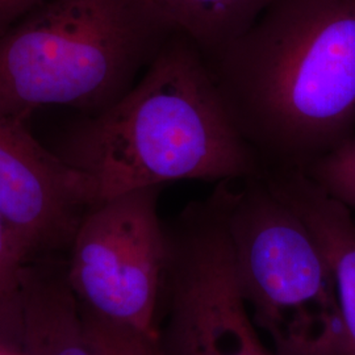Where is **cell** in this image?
Masks as SVG:
<instances>
[{"instance_id":"6da1fadb","label":"cell","mask_w":355,"mask_h":355,"mask_svg":"<svg viewBox=\"0 0 355 355\" xmlns=\"http://www.w3.org/2000/svg\"><path fill=\"white\" fill-rule=\"evenodd\" d=\"M205 61L266 170H304L355 133V0H274Z\"/></svg>"},{"instance_id":"7a4b0ae2","label":"cell","mask_w":355,"mask_h":355,"mask_svg":"<svg viewBox=\"0 0 355 355\" xmlns=\"http://www.w3.org/2000/svg\"><path fill=\"white\" fill-rule=\"evenodd\" d=\"M57 154L87 178L95 204L175 180L234 182L266 171L203 51L178 31L132 89L78 123Z\"/></svg>"},{"instance_id":"3957f363","label":"cell","mask_w":355,"mask_h":355,"mask_svg":"<svg viewBox=\"0 0 355 355\" xmlns=\"http://www.w3.org/2000/svg\"><path fill=\"white\" fill-rule=\"evenodd\" d=\"M177 32L153 0H45L0 36V116L101 112L139 82Z\"/></svg>"},{"instance_id":"277c9868","label":"cell","mask_w":355,"mask_h":355,"mask_svg":"<svg viewBox=\"0 0 355 355\" xmlns=\"http://www.w3.org/2000/svg\"><path fill=\"white\" fill-rule=\"evenodd\" d=\"M228 225L255 325L279 355H341L336 282L304 221L262 177L232 186Z\"/></svg>"},{"instance_id":"5b68a950","label":"cell","mask_w":355,"mask_h":355,"mask_svg":"<svg viewBox=\"0 0 355 355\" xmlns=\"http://www.w3.org/2000/svg\"><path fill=\"white\" fill-rule=\"evenodd\" d=\"M232 182L167 227L164 355H279L263 343L237 278L228 225Z\"/></svg>"},{"instance_id":"8992f818","label":"cell","mask_w":355,"mask_h":355,"mask_svg":"<svg viewBox=\"0 0 355 355\" xmlns=\"http://www.w3.org/2000/svg\"><path fill=\"white\" fill-rule=\"evenodd\" d=\"M161 191L145 187L92 205L70 243L66 275L83 311L158 341L168 262Z\"/></svg>"},{"instance_id":"52a82bcc","label":"cell","mask_w":355,"mask_h":355,"mask_svg":"<svg viewBox=\"0 0 355 355\" xmlns=\"http://www.w3.org/2000/svg\"><path fill=\"white\" fill-rule=\"evenodd\" d=\"M94 204L87 178L0 116V212L29 258L71 243Z\"/></svg>"},{"instance_id":"ba28073f","label":"cell","mask_w":355,"mask_h":355,"mask_svg":"<svg viewBox=\"0 0 355 355\" xmlns=\"http://www.w3.org/2000/svg\"><path fill=\"white\" fill-rule=\"evenodd\" d=\"M267 184L304 221L336 282L343 321L341 355H355V220L303 170L268 168Z\"/></svg>"},{"instance_id":"9c48e42d","label":"cell","mask_w":355,"mask_h":355,"mask_svg":"<svg viewBox=\"0 0 355 355\" xmlns=\"http://www.w3.org/2000/svg\"><path fill=\"white\" fill-rule=\"evenodd\" d=\"M21 349L26 355H92L80 306L67 280L28 272Z\"/></svg>"},{"instance_id":"30bf717a","label":"cell","mask_w":355,"mask_h":355,"mask_svg":"<svg viewBox=\"0 0 355 355\" xmlns=\"http://www.w3.org/2000/svg\"><path fill=\"white\" fill-rule=\"evenodd\" d=\"M178 32L204 55L215 54L239 37L274 0H153Z\"/></svg>"},{"instance_id":"8fae6325","label":"cell","mask_w":355,"mask_h":355,"mask_svg":"<svg viewBox=\"0 0 355 355\" xmlns=\"http://www.w3.org/2000/svg\"><path fill=\"white\" fill-rule=\"evenodd\" d=\"M29 257L0 212V343L21 346Z\"/></svg>"},{"instance_id":"7c38bea8","label":"cell","mask_w":355,"mask_h":355,"mask_svg":"<svg viewBox=\"0 0 355 355\" xmlns=\"http://www.w3.org/2000/svg\"><path fill=\"white\" fill-rule=\"evenodd\" d=\"M303 171L334 200L355 209V133Z\"/></svg>"},{"instance_id":"4fadbf2b","label":"cell","mask_w":355,"mask_h":355,"mask_svg":"<svg viewBox=\"0 0 355 355\" xmlns=\"http://www.w3.org/2000/svg\"><path fill=\"white\" fill-rule=\"evenodd\" d=\"M80 313L92 355H164L158 340L96 318L82 308Z\"/></svg>"},{"instance_id":"5bb4252c","label":"cell","mask_w":355,"mask_h":355,"mask_svg":"<svg viewBox=\"0 0 355 355\" xmlns=\"http://www.w3.org/2000/svg\"><path fill=\"white\" fill-rule=\"evenodd\" d=\"M45 0H0V36Z\"/></svg>"},{"instance_id":"9a60e30c","label":"cell","mask_w":355,"mask_h":355,"mask_svg":"<svg viewBox=\"0 0 355 355\" xmlns=\"http://www.w3.org/2000/svg\"><path fill=\"white\" fill-rule=\"evenodd\" d=\"M0 355H26L21 346H13L0 343Z\"/></svg>"}]
</instances>
